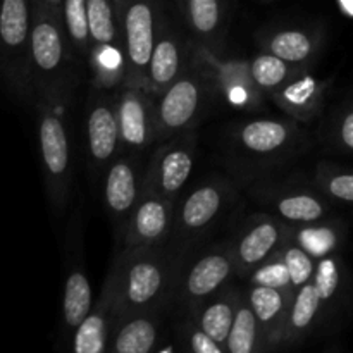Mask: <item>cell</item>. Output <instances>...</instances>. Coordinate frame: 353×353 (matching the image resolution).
Instances as JSON below:
<instances>
[{
	"mask_svg": "<svg viewBox=\"0 0 353 353\" xmlns=\"http://www.w3.org/2000/svg\"><path fill=\"white\" fill-rule=\"evenodd\" d=\"M116 93L121 143L126 152L141 154L155 145V95L124 85Z\"/></svg>",
	"mask_w": 353,
	"mask_h": 353,
	"instance_id": "9a60e30c",
	"label": "cell"
},
{
	"mask_svg": "<svg viewBox=\"0 0 353 353\" xmlns=\"http://www.w3.org/2000/svg\"><path fill=\"white\" fill-rule=\"evenodd\" d=\"M190 65L188 37L176 26L164 9H159L157 34L147 71V90L159 97L164 93Z\"/></svg>",
	"mask_w": 353,
	"mask_h": 353,
	"instance_id": "7c38bea8",
	"label": "cell"
},
{
	"mask_svg": "<svg viewBox=\"0 0 353 353\" xmlns=\"http://www.w3.org/2000/svg\"><path fill=\"white\" fill-rule=\"evenodd\" d=\"M336 140L343 150L353 154V105L347 107L338 117Z\"/></svg>",
	"mask_w": 353,
	"mask_h": 353,
	"instance_id": "d590c367",
	"label": "cell"
},
{
	"mask_svg": "<svg viewBox=\"0 0 353 353\" xmlns=\"http://www.w3.org/2000/svg\"><path fill=\"white\" fill-rule=\"evenodd\" d=\"M38 112V143H40L41 171L48 202L55 214H62L69 200L72 185L71 134L62 107L45 100L34 102Z\"/></svg>",
	"mask_w": 353,
	"mask_h": 353,
	"instance_id": "277c9868",
	"label": "cell"
},
{
	"mask_svg": "<svg viewBox=\"0 0 353 353\" xmlns=\"http://www.w3.org/2000/svg\"><path fill=\"white\" fill-rule=\"evenodd\" d=\"M248 285H259V286H269V288H278L285 290V292L293 293L295 290L292 286V276H290L288 265L283 261L281 254L272 255L271 259L259 265L257 269L247 276Z\"/></svg>",
	"mask_w": 353,
	"mask_h": 353,
	"instance_id": "d6a6232c",
	"label": "cell"
},
{
	"mask_svg": "<svg viewBox=\"0 0 353 353\" xmlns=\"http://www.w3.org/2000/svg\"><path fill=\"white\" fill-rule=\"evenodd\" d=\"M316 178L319 190L324 195L338 202L353 203V171H341V169L321 165Z\"/></svg>",
	"mask_w": 353,
	"mask_h": 353,
	"instance_id": "836d02e7",
	"label": "cell"
},
{
	"mask_svg": "<svg viewBox=\"0 0 353 353\" xmlns=\"http://www.w3.org/2000/svg\"><path fill=\"white\" fill-rule=\"evenodd\" d=\"M324 312L326 310H324L323 300L310 279L309 283L300 286L293 295L281 345L299 343L300 340H303L307 334L312 333Z\"/></svg>",
	"mask_w": 353,
	"mask_h": 353,
	"instance_id": "7402d4cb",
	"label": "cell"
},
{
	"mask_svg": "<svg viewBox=\"0 0 353 353\" xmlns=\"http://www.w3.org/2000/svg\"><path fill=\"white\" fill-rule=\"evenodd\" d=\"M196 157L195 130L157 143L147 168L143 190L176 200L193 172Z\"/></svg>",
	"mask_w": 353,
	"mask_h": 353,
	"instance_id": "9c48e42d",
	"label": "cell"
},
{
	"mask_svg": "<svg viewBox=\"0 0 353 353\" xmlns=\"http://www.w3.org/2000/svg\"><path fill=\"white\" fill-rule=\"evenodd\" d=\"M93 86L85 103V150L95 169H107L121 154L117 93Z\"/></svg>",
	"mask_w": 353,
	"mask_h": 353,
	"instance_id": "30bf717a",
	"label": "cell"
},
{
	"mask_svg": "<svg viewBox=\"0 0 353 353\" xmlns=\"http://www.w3.org/2000/svg\"><path fill=\"white\" fill-rule=\"evenodd\" d=\"M290 230L278 217L268 214L254 217L230 243L236 274L247 279L254 269L278 254L290 241Z\"/></svg>",
	"mask_w": 353,
	"mask_h": 353,
	"instance_id": "4fadbf2b",
	"label": "cell"
},
{
	"mask_svg": "<svg viewBox=\"0 0 353 353\" xmlns=\"http://www.w3.org/2000/svg\"><path fill=\"white\" fill-rule=\"evenodd\" d=\"M234 276L238 274L230 243L214 245L195 255L188 250L179 268L171 309L176 316H188L228 288Z\"/></svg>",
	"mask_w": 353,
	"mask_h": 353,
	"instance_id": "3957f363",
	"label": "cell"
},
{
	"mask_svg": "<svg viewBox=\"0 0 353 353\" xmlns=\"http://www.w3.org/2000/svg\"><path fill=\"white\" fill-rule=\"evenodd\" d=\"M79 247L76 248V259L69 264V274L65 276L64 296H62V324L69 334H74L79 324L86 319L93 309L92 283L86 274Z\"/></svg>",
	"mask_w": 353,
	"mask_h": 353,
	"instance_id": "ffe728a7",
	"label": "cell"
},
{
	"mask_svg": "<svg viewBox=\"0 0 353 353\" xmlns=\"http://www.w3.org/2000/svg\"><path fill=\"white\" fill-rule=\"evenodd\" d=\"M174 212L176 200L143 190L121 240L123 250H143L168 243L174 224Z\"/></svg>",
	"mask_w": 353,
	"mask_h": 353,
	"instance_id": "5bb4252c",
	"label": "cell"
},
{
	"mask_svg": "<svg viewBox=\"0 0 353 353\" xmlns=\"http://www.w3.org/2000/svg\"><path fill=\"white\" fill-rule=\"evenodd\" d=\"M124 59V86L147 90V71L154 52L159 0H114Z\"/></svg>",
	"mask_w": 353,
	"mask_h": 353,
	"instance_id": "5b68a950",
	"label": "cell"
},
{
	"mask_svg": "<svg viewBox=\"0 0 353 353\" xmlns=\"http://www.w3.org/2000/svg\"><path fill=\"white\" fill-rule=\"evenodd\" d=\"M186 24L190 38L196 45L209 50L219 47L223 28V6L221 0H185ZM210 52V50H209Z\"/></svg>",
	"mask_w": 353,
	"mask_h": 353,
	"instance_id": "d4e9b609",
	"label": "cell"
},
{
	"mask_svg": "<svg viewBox=\"0 0 353 353\" xmlns=\"http://www.w3.org/2000/svg\"><path fill=\"white\" fill-rule=\"evenodd\" d=\"M161 314L162 310H152L121 321L110 338L109 352L150 353L157 350L164 333Z\"/></svg>",
	"mask_w": 353,
	"mask_h": 353,
	"instance_id": "ac0fdd59",
	"label": "cell"
},
{
	"mask_svg": "<svg viewBox=\"0 0 353 353\" xmlns=\"http://www.w3.org/2000/svg\"><path fill=\"white\" fill-rule=\"evenodd\" d=\"M178 336L181 340V348L193 353H226L217 341H214L192 316H183L179 323Z\"/></svg>",
	"mask_w": 353,
	"mask_h": 353,
	"instance_id": "e575fe53",
	"label": "cell"
},
{
	"mask_svg": "<svg viewBox=\"0 0 353 353\" xmlns=\"http://www.w3.org/2000/svg\"><path fill=\"white\" fill-rule=\"evenodd\" d=\"M262 343L264 336H262L261 324L248 303L247 293L243 292L238 303L233 327L226 341V353H255L262 350Z\"/></svg>",
	"mask_w": 353,
	"mask_h": 353,
	"instance_id": "83f0119b",
	"label": "cell"
},
{
	"mask_svg": "<svg viewBox=\"0 0 353 353\" xmlns=\"http://www.w3.org/2000/svg\"><path fill=\"white\" fill-rule=\"evenodd\" d=\"M269 205L278 214V219L293 226H307V224L324 223L330 212V207L316 193L305 190H292L283 192L281 195L272 196Z\"/></svg>",
	"mask_w": 353,
	"mask_h": 353,
	"instance_id": "603a6c76",
	"label": "cell"
},
{
	"mask_svg": "<svg viewBox=\"0 0 353 353\" xmlns=\"http://www.w3.org/2000/svg\"><path fill=\"white\" fill-rule=\"evenodd\" d=\"M238 143L255 155H271L283 150L293 138V126L285 121L255 119L238 131Z\"/></svg>",
	"mask_w": 353,
	"mask_h": 353,
	"instance_id": "cb8c5ba5",
	"label": "cell"
},
{
	"mask_svg": "<svg viewBox=\"0 0 353 353\" xmlns=\"http://www.w3.org/2000/svg\"><path fill=\"white\" fill-rule=\"evenodd\" d=\"M117 326L116 307L110 283L105 279L99 302L72 334V350L76 353L109 352L110 338Z\"/></svg>",
	"mask_w": 353,
	"mask_h": 353,
	"instance_id": "2e32d148",
	"label": "cell"
},
{
	"mask_svg": "<svg viewBox=\"0 0 353 353\" xmlns=\"http://www.w3.org/2000/svg\"><path fill=\"white\" fill-rule=\"evenodd\" d=\"M231 199V186L221 179L202 183L176 203L169 245L181 252H188L195 240L210 231L212 224L226 210Z\"/></svg>",
	"mask_w": 353,
	"mask_h": 353,
	"instance_id": "ba28073f",
	"label": "cell"
},
{
	"mask_svg": "<svg viewBox=\"0 0 353 353\" xmlns=\"http://www.w3.org/2000/svg\"><path fill=\"white\" fill-rule=\"evenodd\" d=\"M76 62L62 21L41 0H31L30 79L33 102L68 107L79 86Z\"/></svg>",
	"mask_w": 353,
	"mask_h": 353,
	"instance_id": "7a4b0ae2",
	"label": "cell"
},
{
	"mask_svg": "<svg viewBox=\"0 0 353 353\" xmlns=\"http://www.w3.org/2000/svg\"><path fill=\"white\" fill-rule=\"evenodd\" d=\"M341 2H343L345 7L353 14V0H341Z\"/></svg>",
	"mask_w": 353,
	"mask_h": 353,
	"instance_id": "8d00e7d4",
	"label": "cell"
},
{
	"mask_svg": "<svg viewBox=\"0 0 353 353\" xmlns=\"http://www.w3.org/2000/svg\"><path fill=\"white\" fill-rule=\"evenodd\" d=\"M299 69L300 68L288 64L271 52L257 55L248 64V72H250V78L254 79L255 86L262 93H271V95L276 90L281 88L288 79H292Z\"/></svg>",
	"mask_w": 353,
	"mask_h": 353,
	"instance_id": "f1b7e54d",
	"label": "cell"
},
{
	"mask_svg": "<svg viewBox=\"0 0 353 353\" xmlns=\"http://www.w3.org/2000/svg\"><path fill=\"white\" fill-rule=\"evenodd\" d=\"M31 0L0 2V79L19 100H33L30 79Z\"/></svg>",
	"mask_w": 353,
	"mask_h": 353,
	"instance_id": "8992f818",
	"label": "cell"
},
{
	"mask_svg": "<svg viewBox=\"0 0 353 353\" xmlns=\"http://www.w3.org/2000/svg\"><path fill=\"white\" fill-rule=\"evenodd\" d=\"M341 272H343V268H341V262L336 255L331 254L317 261L312 281L319 292L321 300H323L324 310L336 300L338 293H340Z\"/></svg>",
	"mask_w": 353,
	"mask_h": 353,
	"instance_id": "4dcf8cb0",
	"label": "cell"
},
{
	"mask_svg": "<svg viewBox=\"0 0 353 353\" xmlns=\"http://www.w3.org/2000/svg\"><path fill=\"white\" fill-rule=\"evenodd\" d=\"M62 24H64L69 48H71L79 68H90L93 43L92 37H90L86 0H64Z\"/></svg>",
	"mask_w": 353,
	"mask_h": 353,
	"instance_id": "484cf974",
	"label": "cell"
},
{
	"mask_svg": "<svg viewBox=\"0 0 353 353\" xmlns=\"http://www.w3.org/2000/svg\"><path fill=\"white\" fill-rule=\"evenodd\" d=\"M272 100L295 119H310L319 114L323 107L324 83L302 71V68L293 74L279 90L272 93Z\"/></svg>",
	"mask_w": 353,
	"mask_h": 353,
	"instance_id": "d6986e66",
	"label": "cell"
},
{
	"mask_svg": "<svg viewBox=\"0 0 353 353\" xmlns=\"http://www.w3.org/2000/svg\"><path fill=\"white\" fill-rule=\"evenodd\" d=\"M210 92L209 76L188 65L164 93L155 97V143L195 130L209 105Z\"/></svg>",
	"mask_w": 353,
	"mask_h": 353,
	"instance_id": "52a82bcc",
	"label": "cell"
},
{
	"mask_svg": "<svg viewBox=\"0 0 353 353\" xmlns=\"http://www.w3.org/2000/svg\"><path fill=\"white\" fill-rule=\"evenodd\" d=\"M186 252L172 245L121 252L107 274L117 324L131 316L171 307L178 272Z\"/></svg>",
	"mask_w": 353,
	"mask_h": 353,
	"instance_id": "6da1fadb",
	"label": "cell"
},
{
	"mask_svg": "<svg viewBox=\"0 0 353 353\" xmlns=\"http://www.w3.org/2000/svg\"><path fill=\"white\" fill-rule=\"evenodd\" d=\"M279 254H281L283 261L288 265L290 276H292V286L295 292L300 286H303L314 278V272H316L317 268V259L312 254H309L305 248L290 240L279 250Z\"/></svg>",
	"mask_w": 353,
	"mask_h": 353,
	"instance_id": "1f68e13d",
	"label": "cell"
},
{
	"mask_svg": "<svg viewBox=\"0 0 353 353\" xmlns=\"http://www.w3.org/2000/svg\"><path fill=\"white\" fill-rule=\"evenodd\" d=\"M0 2H2V0H0Z\"/></svg>",
	"mask_w": 353,
	"mask_h": 353,
	"instance_id": "74e56055",
	"label": "cell"
},
{
	"mask_svg": "<svg viewBox=\"0 0 353 353\" xmlns=\"http://www.w3.org/2000/svg\"><path fill=\"white\" fill-rule=\"evenodd\" d=\"M290 240L299 243L319 261L336 250L340 245V231L327 224H307V226L292 228Z\"/></svg>",
	"mask_w": 353,
	"mask_h": 353,
	"instance_id": "f546056e",
	"label": "cell"
},
{
	"mask_svg": "<svg viewBox=\"0 0 353 353\" xmlns=\"http://www.w3.org/2000/svg\"><path fill=\"white\" fill-rule=\"evenodd\" d=\"M145 168L147 165L140 161V154L126 152L117 155L116 161L105 169L102 188L103 205L121 240L131 219V214L143 193Z\"/></svg>",
	"mask_w": 353,
	"mask_h": 353,
	"instance_id": "8fae6325",
	"label": "cell"
},
{
	"mask_svg": "<svg viewBox=\"0 0 353 353\" xmlns=\"http://www.w3.org/2000/svg\"><path fill=\"white\" fill-rule=\"evenodd\" d=\"M240 290H234L233 286H228L223 292L217 293L212 299L205 300L202 305L196 307L192 314L195 323L212 338L214 341L221 345L226 350V341L230 336V331L233 327L234 316H236L238 303L241 299Z\"/></svg>",
	"mask_w": 353,
	"mask_h": 353,
	"instance_id": "44dd1931",
	"label": "cell"
},
{
	"mask_svg": "<svg viewBox=\"0 0 353 353\" xmlns=\"http://www.w3.org/2000/svg\"><path fill=\"white\" fill-rule=\"evenodd\" d=\"M317 45H319L317 34L305 30H295V28L276 31L265 41L268 52L278 55L279 59L295 68H302L316 55Z\"/></svg>",
	"mask_w": 353,
	"mask_h": 353,
	"instance_id": "4316f807",
	"label": "cell"
},
{
	"mask_svg": "<svg viewBox=\"0 0 353 353\" xmlns=\"http://www.w3.org/2000/svg\"><path fill=\"white\" fill-rule=\"evenodd\" d=\"M245 293H247L248 303L254 309L259 324H261L264 343H268V347H276L278 343H283L293 293L259 285H248Z\"/></svg>",
	"mask_w": 353,
	"mask_h": 353,
	"instance_id": "e0dca14e",
	"label": "cell"
}]
</instances>
